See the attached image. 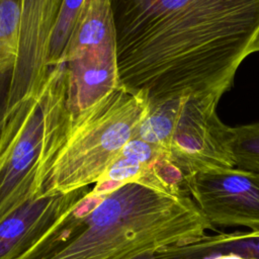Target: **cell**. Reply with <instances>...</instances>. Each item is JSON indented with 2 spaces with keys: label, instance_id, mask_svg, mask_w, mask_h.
<instances>
[{
  "label": "cell",
  "instance_id": "obj_1",
  "mask_svg": "<svg viewBox=\"0 0 259 259\" xmlns=\"http://www.w3.org/2000/svg\"><path fill=\"white\" fill-rule=\"evenodd\" d=\"M121 87L218 101L259 52V0H112Z\"/></svg>",
  "mask_w": 259,
  "mask_h": 259
},
{
  "label": "cell",
  "instance_id": "obj_2",
  "mask_svg": "<svg viewBox=\"0 0 259 259\" xmlns=\"http://www.w3.org/2000/svg\"><path fill=\"white\" fill-rule=\"evenodd\" d=\"M214 230L163 156L137 180L92 189L15 259H135Z\"/></svg>",
  "mask_w": 259,
  "mask_h": 259
},
{
  "label": "cell",
  "instance_id": "obj_3",
  "mask_svg": "<svg viewBox=\"0 0 259 259\" xmlns=\"http://www.w3.org/2000/svg\"><path fill=\"white\" fill-rule=\"evenodd\" d=\"M72 125L67 65L53 66L41 88L24 98L0 131V221L40 196Z\"/></svg>",
  "mask_w": 259,
  "mask_h": 259
},
{
  "label": "cell",
  "instance_id": "obj_4",
  "mask_svg": "<svg viewBox=\"0 0 259 259\" xmlns=\"http://www.w3.org/2000/svg\"><path fill=\"white\" fill-rule=\"evenodd\" d=\"M149 108L144 92L122 87L72 121L41 195L65 194L95 184L136 133Z\"/></svg>",
  "mask_w": 259,
  "mask_h": 259
},
{
  "label": "cell",
  "instance_id": "obj_5",
  "mask_svg": "<svg viewBox=\"0 0 259 259\" xmlns=\"http://www.w3.org/2000/svg\"><path fill=\"white\" fill-rule=\"evenodd\" d=\"M218 103L195 95L149 101L136 137L161 149L185 176L234 168L233 127L218 116Z\"/></svg>",
  "mask_w": 259,
  "mask_h": 259
},
{
  "label": "cell",
  "instance_id": "obj_6",
  "mask_svg": "<svg viewBox=\"0 0 259 259\" xmlns=\"http://www.w3.org/2000/svg\"><path fill=\"white\" fill-rule=\"evenodd\" d=\"M185 189L213 227L259 232V176L249 170L214 169L185 176Z\"/></svg>",
  "mask_w": 259,
  "mask_h": 259
},
{
  "label": "cell",
  "instance_id": "obj_7",
  "mask_svg": "<svg viewBox=\"0 0 259 259\" xmlns=\"http://www.w3.org/2000/svg\"><path fill=\"white\" fill-rule=\"evenodd\" d=\"M64 0H19V44L5 121L21 103L36 93L50 71L52 36Z\"/></svg>",
  "mask_w": 259,
  "mask_h": 259
},
{
  "label": "cell",
  "instance_id": "obj_8",
  "mask_svg": "<svg viewBox=\"0 0 259 259\" xmlns=\"http://www.w3.org/2000/svg\"><path fill=\"white\" fill-rule=\"evenodd\" d=\"M88 192V187H83L65 194L35 196L0 221V259L22 255Z\"/></svg>",
  "mask_w": 259,
  "mask_h": 259
},
{
  "label": "cell",
  "instance_id": "obj_9",
  "mask_svg": "<svg viewBox=\"0 0 259 259\" xmlns=\"http://www.w3.org/2000/svg\"><path fill=\"white\" fill-rule=\"evenodd\" d=\"M67 106L72 121L112 91L121 88L117 47L81 51L65 60Z\"/></svg>",
  "mask_w": 259,
  "mask_h": 259
},
{
  "label": "cell",
  "instance_id": "obj_10",
  "mask_svg": "<svg viewBox=\"0 0 259 259\" xmlns=\"http://www.w3.org/2000/svg\"><path fill=\"white\" fill-rule=\"evenodd\" d=\"M219 254H234L242 259H259V232L204 235L185 244L158 250L154 253V259H203Z\"/></svg>",
  "mask_w": 259,
  "mask_h": 259
},
{
  "label": "cell",
  "instance_id": "obj_11",
  "mask_svg": "<svg viewBox=\"0 0 259 259\" xmlns=\"http://www.w3.org/2000/svg\"><path fill=\"white\" fill-rule=\"evenodd\" d=\"M104 47H116L112 0H86L60 63L81 51Z\"/></svg>",
  "mask_w": 259,
  "mask_h": 259
},
{
  "label": "cell",
  "instance_id": "obj_12",
  "mask_svg": "<svg viewBox=\"0 0 259 259\" xmlns=\"http://www.w3.org/2000/svg\"><path fill=\"white\" fill-rule=\"evenodd\" d=\"M19 44V0H0V131L5 123Z\"/></svg>",
  "mask_w": 259,
  "mask_h": 259
},
{
  "label": "cell",
  "instance_id": "obj_13",
  "mask_svg": "<svg viewBox=\"0 0 259 259\" xmlns=\"http://www.w3.org/2000/svg\"><path fill=\"white\" fill-rule=\"evenodd\" d=\"M231 149L237 168L252 170L259 167V122L233 127Z\"/></svg>",
  "mask_w": 259,
  "mask_h": 259
},
{
  "label": "cell",
  "instance_id": "obj_14",
  "mask_svg": "<svg viewBox=\"0 0 259 259\" xmlns=\"http://www.w3.org/2000/svg\"><path fill=\"white\" fill-rule=\"evenodd\" d=\"M85 2L86 0H64L52 36L49 58L50 69L60 63L75 23Z\"/></svg>",
  "mask_w": 259,
  "mask_h": 259
},
{
  "label": "cell",
  "instance_id": "obj_15",
  "mask_svg": "<svg viewBox=\"0 0 259 259\" xmlns=\"http://www.w3.org/2000/svg\"><path fill=\"white\" fill-rule=\"evenodd\" d=\"M249 171H253V172L257 173V174H258V176H259V167H257V168H254V169H252V170H249Z\"/></svg>",
  "mask_w": 259,
  "mask_h": 259
}]
</instances>
